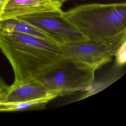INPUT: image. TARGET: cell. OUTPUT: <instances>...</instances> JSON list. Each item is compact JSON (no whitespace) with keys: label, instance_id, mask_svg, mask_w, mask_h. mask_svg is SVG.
<instances>
[{"label":"cell","instance_id":"cell-4","mask_svg":"<svg viewBox=\"0 0 126 126\" xmlns=\"http://www.w3.org/2000/svg\"><path fill=\"white\" fill-rule=\"evenodd\" d=\"M62 12H44L17 18L35 27L59 45L87 40L63 18Z\"/></svg>","mask_w":126,"mask_h":126},{"label":"cell","instance_id":"cell-9","mask_svg":"<svg viewBox=\"0 0 126 126\" xmlns=\"http://www.w3.org/2000/svg\"><path fill=\"white\" fill-rule=\"evenodd\" d=\"M57 94H53L48 96L32 100L4 106L0 111H20L42 109L51 100L58 97Z\"/></svg>","mask_w":126,"mask_h":126},{"label":"cell","instance_id":"cell-1","mask_svg":"<svg viewBox=\"0 0 126 126\" xmlns=\"http://www.w3.org/2000/svg\"><path fill=\"white\" fill-rule=\"evenodd\" d=\"M0 50L9 61L13 83L38 80L66 59L54 41L0 29Z\"/></svg>","mask_w":126,"mask_h":126},{"label":"cell","instance_id":"cell-6","mask_svg":"<svg viewBox=\"0 0 126 126\" xmlns=\"http://www.w3.org/2000/svg\"><path fill=\"white\" fill-rule=\"evenodd\" d=\"M62 5L54 0H9L0 21L40 13L60 12Z\"/></svg>","mask_w":126,"mask_h":126},{"label":"cell","instance_id":"cell-10","mask_svg":"<svg viewBox=\"0 0 126 126\" xmlns=\"http://www.w3.org/2000/svg\"><path fill=\"white\" fill-rule=\"evenodd\" d=\"M118 77L113 76L103 79L98 82H95L94 81L89 89L86 91V93L84 94V96H82L80 99H84L96 93H98L101 90L104 89L105 88L107 87V86H108L113 82H115L118 79Z\"/></svg>","mask_w":126,"mask_h":126},{"label":"cell","instance_id":"cell-11","mask_svg":"<svg viewBox=\"0 0 126 126\" xmlns=\"http://www.w3.org/2000/svg\"><path fill=\"white\" fill-rule=\"evenodd\" d=\"M115 64L117 67H123L126 63V41L124 42L116 51Z\"/></svg>","mask_w":126,"mask_h":126},{"label":"cell","instance_id":"cell-7","mask_svg":"<svg viewBox=\"0 0 126 126\" xmlns=\"http://www.w3.org/2000/svg\"><path fill=\"white\" fill-rule=\"evenodd\" d=\"M56 93L48 90L37 80L13 83L9 86L0 101V109L4 106L38 99Z\"/></svg>","mask_w":126,"mask_h":126},{"label":"cell","instance_id":"cell-3","mask_svg":"<svg viewBox=\"0 0 126 126\" xmlns=\"http://www.w3.org/2000/svg\"><path fill=\"white\" fill-rule=\"evenodd\" d=\"M95 70L66 59L58 67L39 79L41 84L59 96L88 90L95 81Z\"/></svg>","mask_w":126,"mask_h":126},{"label":"cell","instance_id":"cell-14","mask_svg":"<svg viewBox=\"0 0 126 126\" xmlns=\"http://www.w3.org/2000/svg\"><path fill=\"white\" fill-rule=\"evenodd\" d=\"M59 3H60L61 4H63V3H64L65 2L67 1H68V0H54Z\"/></svg>","mask_w":126,"mask_h":126},{"label":"cell","instance_id":"cell-8","mask_svg":"<svg viewBox=\"0 0 126 126\" xmlns=\"http://www.w3.org/2000/svg\"><path fill=\"white\" fill-rule=\"evenodd\" d=\"M0 29L51 40L45 33L35 27L18 18L0 20Z\"/></svg>","mask_w":126,"mask_h":126},{"label":"cell","instance_id":"cell-12","mask_svg":"<svg viewBox=\"0 0 126 126\" xmlns=\"http://www.w3.org/2000/svg\"><path fill=\"white\" fill-rule=\"evenodd\" d=\"M9 86L5 82L2 77L0 75V101L6 94Z\"/></svg>","mask_w":126,"mask_h":126},{"label":"cell","instance_id":"cell-5","mask_svg":"<svg viewBox=\"0 0 126 126\" xmlns=\"http://www.w3.org/2000/svg\"><path fill=\"white\" fill-rule=\"evenodd\" d=\"M66 59L89 67L94 70L112 60L116 52L108 45L88 40L60 45Z\"/></svg>","mask_w":126,"mask_h":126},{"label":"cell","instance_id":"cell-13","mask_svg":"<svg viewBox=\"0 0 126 126\" xmlns=\"http://www.w3.org/2000/svg\"><path fill=\"white\" fill-rule=\"evenodd\" d=\"M9 0H0V19L5 6Z\"/></svg>","mask_w":126,"mask_h":126},{"label":"cell","instance_id":"cell-2","mask_svg":"<svg viewBox=\"0 0 126 126\" xmlns=\"http://www.w3.org/2000/svg\"><path fill=\"white\" fill-rule=\"evenodd\" d=\"M87 40L105 43L116 52L126 41V3L82 4L62 12Z\"/></svg>","mask_w":126,"mask_h":126}]
</instances>
